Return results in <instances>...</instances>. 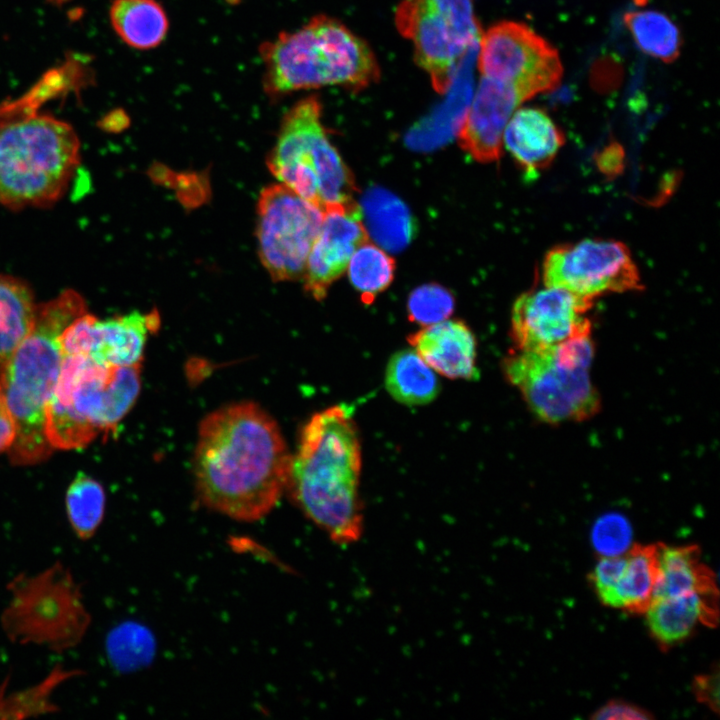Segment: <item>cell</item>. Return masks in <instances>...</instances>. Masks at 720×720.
Listing matches in <instances>:
<instances>
[{
    "label": "cell",
    "mask_w": 720,
    "mask_h": 720,
    "mask_svg": "<svg viewBox=\"0 0 720 720\" xmlns=\"http://www.w3.org/2000/svg\"><path fill=\"white\" fill-rule=\"evenodd\" d=\"M157 311L131 312L100 320L87 312L75 318L59 335L62 355H86L102 365H141L148 336L157 331Z\"/></svg>",
    "instance_id": "14"
},
{
    "label": "cell",
    "mask_w": 720,
    "mask_h": 720,
    "mask_svg": "<svg viewBox=\"0 0 720 720\" xmlns=\"http://www.w3.org/2000/svg\"><path fill=\"white\" fill-rule=\"evenodd\" d=\"M408 341L435 372L452 379L478 378L476 339L463 321L444 320L424 326Z\"/></svg>",
    "instance_id": "18"
},
{
    "label": "cell",
    "mask_w": 720,
    "mask_h": 720,
    "mask_svg": "<svg viewBox=\"0 0 720 720\" xmlns=\"http://www.w3.org/2000/svg\"><path fill=\"white\" fill-rule=\"evenodd\" d=\"M16 436V424L0 386V452L9 450Z\"/></svg>",
    "instance_id": "37"
},
{
    "label": "cell",
    "mask_w": 720,
    "mask_h": 720,
    "mask_svg": "<svg viewBox=\"0 0 720 720\" xmlns=\"http://www.w3.org/2000/svg\"><path fill=\"white\" fill-rule=\"evenodd\" d=\"M262 87L272 101L301 90L343 86L361 90L380 69L368 44L343 23L317 15L294 31H281L259 46Z\"/></svg>",
    "instance_id": "3"
},
{
    "label": "cell",
    "mask_w": 720,
    "mask_h": 720,
    "mask_svg": "<svg viewBox=\"0 0 720 720\" xmlns=\"http://www.w3.org/2000/svg\"><path fill=\"white\" fill-rule=\"evenodd\" d=\"M80 162V142L65 121L38 110L0 105V204L46 206L66 191Z\"/></svg>",
    "instance_id": "5"
},
{
    "label": "cell",
    "mask_w": 720,
    "mask_h": 720,
    "mask_svg": "<svg viewBox=\"0 0 720 720\" xmlns=\"http://www.w3.org/2000/svg\"><path fill=\"white\" fill-rule=\"evenodd\" d=\"M362 216L367 233L387 251L398 252L413 239L415 220L408 207L396 195L380 187L369 189L362 197Z\"/></svg>",
    "instance_id": "23"
},
{
    "label": "cell",
    "mask_w": 720,
    "mask_h": 720,
    "mask_svg": "<svg viewBox=\"0 0 720 720\" xmlns=\"http://www.w3.org/2000/svg\"><path fill=\"white\" fill-rule=\"evenodd\" d=\"M481 77L507 84L525 101L555 89L563 67L557 50L524 23L502 21L479 38Z\"/></svg>",
    "instance_id": "11"
},
{
    "label": "cell",
    "mask_w": 720,
    "mask_h": 720,
    "mask_svg": "<svg viewBox=\"0 0 720 720\" xmlns=\"http://www.w3.org/2000/svg\"><path fill=\"white\" fill-rule=\"evenodd\" d=\"M633 2L638 6H643L648 2V0H633Z\"/></svg>",
    "instance_id": "38"
},
{
    "label": "cell",
    "mask_w": 720,
    "mask_h": 720,
    "mask_svg": "<svg viewBox=\"0 0 720 720\" xmlns=\"http://www.w3.org/2000/svg\"><path fill=\"white\" fill-rule=\"evenodd\" d=\"M693 691L697 700L714 712L719 711V671L699 675L693 682Z\"/></svg>",
    "instance_id": "36"
},
{
    "label": "cell",
    "mask_w": 720,
    "mask_h": 720,
    "mask_svg": "<svg viewBox=\"0 0 720 720\" xmlns=\"http://www.w3.org/2000/svg\"><path fill=\"white\" fill-rule=\"evenodd\" d=\"M141 365L111 367L86 355H62L45 406V435L52 449H78L107 435L134 405Z\"/></svg>",
    "instance_id": "6"
},
{
    "label": "cell",
    "mask_w": 720,
    "mask_h": 720,
    "mask_svg": "<svg viewBox=\"0 0 720 720\" xmlns=\"http://www.w3.org/2000/svg\"><path fill=\"white\" fill-rule=\"evenodd\" d=\"M442 16L466 41L478 44L481 35L473 0H421Z\"/></svg>",
    "instance_id": "34"
},
{
    "label": "cell",
    "mask_w": 720,
    "mask_h": 720,
    "mask_svg": "<svg viewBox=\"0 0 720 720\" xmlns=\"http://www.w3.org/2000/svg\"><path fill=\"white\" fill-rule=\"evenodd\" d=\"M591 307L592 299L558 287L544 285L521 294L511 313V336L516 349H546L591 334Z\"/></svg>",
    "instance_id": "13"
},
{
    "label": "cell",
    "mask_w": 720,
    "mask_h": 720,
    "mask_svg": "<svg viewBox=\"0 0 720 720\" xmlns=\"http://www.w3.org/2000/svg\"><path fill=\"white\" fill-rule=\"evenodd\" d=\"M320 231L308 254L302 276L304 290L322 300L346 271L354 251L368 241L360 206L355 202L326 207Z\"/></svg>",
    "instance_id": "16"
},
{
    "label": "cell",
    "mask_w": 720,
    "mask_h": 720,
    "mask_svg": "<svg viewBox=\"0 0 720 720\" xmlns=\"http://www.w3.org/2000/svg\"><path fill=\"white\" fill-rule=\"evenodd\" d=\"M85 312L84 299L74 290L38 305L31 331L2 363L0 386L16 424L9 449L15 464H35L52 452L45 435V406L62 360L58 337Z\"/></svg>",
    "instance_id": "4"
},
{
    "label": "cell",
    "mask_w": 720,
    "mask_h": 720,
    "mask_svg": "<svg viewBox=\"0 0 720 720\" xmlns=\"http://www.w3.org/2000/svg\"><path fill=\"white\" fill-rule=\"evenodd\" d=\"M109 18L118 37L137 50L158 47L169 30L167 13L158 0H113Z\"/></svg>",
    "instance_id": "24"
},
{
    "label": "cell",
    "mask_w": 720,
    "mask_h": 720,
    "mask_svg": "<svg viewBox=\"0 0 720 720\" xmlns=\"http://www.w3.org/2000/svg\"><path fill=\"white\" fill-rule=\"evenodd\" d=\"M454 306V297L448 289L436 283H428L410 293L408 317L417 324L428 326L446 320Z\"/></svg>",
    "instance_id": "32"
},
{
    "label": "cell",
    "mask_w": 720,
    "mask_h": 720,
    "mask_svg": "<svg viewBox=\"0 0 720 720\" xmlns=\"http://www.w3.org/2000/svg\"><path fill=\"white\" fill-rule=\"evenodd\" d=\"M657 546L658 577L652 600L689 593H718L715 576L701 562L698 546L662 543Z\"/></svg>",
    "instance_id": "21"
},
{
    "label": "cell",
    "mask_w": 720,
    "mask_h": 720,
    "mask_svg": "<svg viewBox=\"0 0 720 720\" xmlns=\"http://www.w3.org/2000/svg\"><path fill=\"white\" fill-rule=\"evenodd\" d=\"M360 472L361 448L351 410L336 405L315 413L291 456L286 489L304 515L338 545L353 544L362 535Z\"/></svg>",
    "instance_id": "2"
},
{
    "label": "cell",
    "mask_w": 720,
    "mask_h": 720,
    "mask_svg": "<svg viewBox=\"0 0 720 720\" xmlns=\"http://www.w3.org/2000/svg\"><path fill=\"white\" fill-rule=\"evenodd\" d=\"M524 102L511 86L481 77L458 132L461 148L481 163L499 160L504 129Z\"/></svg>",
    "instance_id": "17"
},
{
    "label": "cell",
    "mask_w": 720,
    "mask_h": 720,
    "mask_svg": "<svg viewBox=\"0 0 720 720\" xmlns=\"http://www.w3.org/2000/svg\"><path fill=\"white\" fill-rule=\"evenodd\" d=\"M324 211L282 183L266 186L257 202L260 261L272 280L302 278Z\"/></svg>",
    "instance_id": "10"
},
{
    "label": "cell",
    "mask_w": 720,
    "mask_h": 720,
    "mask_svg": "<svg viewBox=\"0 0 720 720\" xmlns=\"http://www.w3.org/2000/svg\"><path fill=\"white\" fill-rule=\"evenodd\" d=\"M346 270L361 300L370 304L392 283L395 261L385 250L367 241L354 251Z\"/></svg>",
    "instance_id": "30"
},
{
    "label": "cell",
    "mask_w": 720,
    "mask_h": 720,
    "mask_svg": "<svg viewBox=\"0 0 720 720\" xmlns=\"http://www.w3.org/2000/svg\"><path fill=\"white\" fill-rule=\"evenodd\" d=\"M385 387L395 400L410 406L427 404L439 393L434 370L412 349L391 356L385 371Z\"/></svg>",
    "instance_id": "25"
},
{
    "label": "cell",
    "mask_w": 720,
    "mask_h": 720,
    "mask_svg": "<svg viewBox=\"0 0 720 720\" xmlns=\"http://www.w3.org/2000/svg\"><path fill=\"white\" fill-rule=\"evenodd\" d=\"M291 456L275 420L253 402L221 407L200 423L193 470L205 506L257 521L286 490Z\"/></svg>",
    "instance_id": "1"
},
{
    "label": "cell",
    "mask_w": 720,
    "mask_h": 720,
    "mask_svg": "<svg viewBox=\"0 0 720 720\" xmlns=\"http://www.w3.org/2000/svg\"><path fill=\"white\" fill-rule=\"evenodd\" d=\"M593 357L591 334H585L546 349L516 350L504 359L503 370L540 420L583 421L600 408L589 374Z\"/></svg>",
    "instance_id": "7"
},
{
    "label": "cell",
    "mask_w": 720,
    "mask_h": 720,
    "mask_svg": "<svg viewBox=\"0 0 720 720\" xmlns=\"http://www.w3.org/2000/svg\"><path fill=\"white\" fill-rule=\"evenodd\" d=\"M7 589L10 599L1 613L0 625L10 642L61 653L85 637L91 615L82 585L61 561L35 574L15 575Z\"/></svg>",
    "instance_id": "9"
},
{
    "label": "cell",
    "mask_w": 720,
    "mask_h": 720,
    "mask_svg": "<svg viewBox=\"0 0 720 720\" xmlns=\"http://www.w3.org/2000/svg\"><path fill=\"white\" fill-rule=\"evenodd\" d=\"M398 31L410 40L417 64L428 74L438 93L447 92L471 44L421 0H402L395 13Z\"/></svg>",
    "instance_id": "15"
},
{
    "label": "cell",
    "mask_w": 720,
    "mask_h": 720,
    "mask_svg": "<svg viewBox=\"0 0 720 720\" xmlns=\"http://www.w3.org/2000/svg\"><path fill=\"white\" fill-rule=\"evenodd\" d=\"M633 530L629 520L618 512L600 516L592 526L591 542L600 557L625 554L632 547Z\"/></svg>",
    "instance_id": "33"
},
{
    "label": "cell",
    "mask_w": 720,
    "mask_h": 720,
    "mask_svg": "<svg viewBox=\"0 0 720 720\" xmlns=\"http://www.w3.org/2000/svg\"><path fill=\"white\" fill-rule=\"evenodd\" d=\"M597 720H647L653 716L645 709L634 704L612 700L599 708L591 716Z\"/></svg>",
    "instance_id": "35"
},
{
    "label": "cell",
    "mask_w": 720,
    "mask_h": 720,
    "mask_svg": "<svg viewBox=\"0 0 720 720\" xmlns=\"http://www.w3.org/2000/svg\"><path fill=\"white\" fill-rule=\"evenodd\" d=\"M469 89H458L424 121L420 122L406 136V144L413 150L430 151L450 141L459 132L469 106Z\"/></svg>",
    "instance_id": "29"
},
{
    "label": "cell",
    "mask_w": 720,
    "mask_h": 720,
    "mask_svg": "<svg viewBox=\"0 0 720 720\" xmlns=\"http://www.w3.org/2000/svg\"><path fill=\"white\" fill-rule=\"evenodd\" d=\"M543 285L593 299L643 288L627 246L615 240L585 239L549 250L542 263Z\"/></svg>",
    "instance_id": "12"
},
{
    "label": "cell",
    "mask_w": 720,
    "mask_h": 720,
    "mask_svg": "<svg viewBox=\"0 0 720 720\" xmlns=\"http://www.w3.org/2000/svg\"><path fill=\"white\" fill-rule=\"evenodd\" d=\"M623 20L643 53L665 63L678 58L682 45L681 34L668 16L654 10H640L626 13Z\"/></svg>",
    "instance_id": "27"
},
{
    "label": "cell",
    "mask_w": 720,
    "mask_h": 720,
    "mask_svg": "<svg viewBox=\"0 0 720 720\" xmlns=\"http://www.w3.org/2000/svg\"><path fill=\"white\" fill-rule=\"evenodd\" d=\"M650 634L661 649L687 640L698 624L718 623V593H689L654 599L645 611Z\"/></svg>",
    "instance_id": "20"
},
{
    "label": "cell",
    "mask_w": 720,
    "mask_h": 720,
    "mask_svg": "<svg viewBox=\"0 0 720 720\" xmlns=\"http://www.w3.org/2000/svg\"><path fill=\"white\" fill-rule=\"evenodd\" d=\"M105 502L102 485L88 475L78 473L65 497L67 518L78 539L88 541L94 537L103 521Z\"/></svg>",
    "instance_id": "28"
},
{
    "label": "cell",
    "mask_w": 720,
    "mask_h": 720,
    "mask_svg": "<svg viewBox=\"0 0 720 720\" xmlns=\"http://www.w3.org/2000/svg\"><path fill=\"white\" fill-rule=\"evenodd\" d=\"M37 307L31 289L23 281L0 275V364L31 331Z\"/></svg>",
    "instance_id": "26"
},
{
    "label": "cell",
    "mask_w": 720,
    "mask_h": 720,
    "mask_svg": "<svg viewBox=\"0 0 720 720\" xmlns=\"http://www.w3.org/2000/svg\"><path fill=\"white\" fill-rule=\"evenodd\" d=\"M266 164L279 183L322 210L354 201L352 174L327 136L316 95L284 114Z\"/></svg>",
    "instance_id": "8"
},
{
    "label": "cell",
    "mask_w": 720,
    "mask_h": 720,
    "mask_svg": "<svg viewBox=\"0 0 720 720\" xmlns=\"http://www.w3.org/2000/svg\"><path fill=\"white\" fill-rule=\"evenodd\" d=\"M80 674L79 670L58 666L33 687L7 694L5 683L0 685V718H25L57 711L58 707L51 700L53 690L63 681Z\"/></svg>",
    "instance_id": "31"
},
{
    "label": "cell",
    "mask_w": 720,
    "mask_h": 720,
    "mask_svg": "<svg viewBox=\"0 0 720 720\" xmlns=\"http://www.w3.org/2000/svg\"><path fill=\"white\" fill-rule=\"evenodd\" d=\"M612 590L600 601L603 605L631 614L645 613L658 577V546L632 545Z\"/></svg>",
    "instance_id": "22"
},
{
    "label": "cell",
    "mask_w": 720,
    "mask_h": 720,
    "mask_svg": "<svg viewBox=\"0 0 720 720\" xmlns=\"http://www.w3.org/2000/svg\"><path fill=\"white\" fill-rule=\"evenodd\" d=\"M502 142L526 175L534 177L554 160L564 135L544 110L519 107L504 129Z\"/></svg>",
    "instance_id": "19"
}]
</instances>
